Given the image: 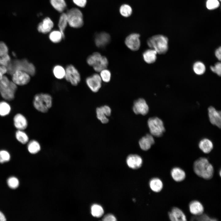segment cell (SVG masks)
Instances as JSON below:
<instances>
[{
    "label": "cell",
    "instance_id": "obj_1",
    "mask_svg": "<svg viewBox=\"0 0 221 221\" xmlns=\"http://www.w3.org/2000/svg\"><path fill=\"white\" fill-rule=\"evenodd\" d=\"M193 168L196 174L202 178L209 180L213 176V167L205 157H201L196 160L194 162Z\"/></svg>",
    "mask_w": 221,
    "mask_h": 221
},
{
    "label": "cell",
    "instance_id": "obj_2",
    "mask_svg": "<svg viewBox=\"0 0 221 221\" xmlns=\"http://www.w3.org/2000/svg\"><path fill=\"white\" fill-rule=\"evenodd\" d=\"M6 67L7 72L11 75L16 70L24 71L31 76H34L36 72V68L33 64L25 59L21 60H15L10 61Z\"/></svg>",
    "mask_w": 221,
    "mask_h": 221
},
{
    "label": "cell",
    "instance_id": "obj_3",
    "mask_svg": "<svg viewBox=\"0 0 221 221\" xmlns=\"http://www.w3.org/2000/svg\"><path fill=\"white\" fill-rule=\"evenodd\" d=\"M147 44L150 48L160 54H165L168 49V39L162 35H156L150 37L147 40Z\"/></svg>",
    "mask_w": 221,
    "mask_h": 221
},
{
    "label": "cell",
    "instance_id": "obj_4",
    "mask_svg": "<svg viewBox=\"0 0 221 221\" xmlns=\"http://www.w3.org/2000/svg\"><path fill=\"white\" fill-rule=\"evenodd\" d=\"M35 108L42 113L47 112L52 107V98L51 95L47 93H40L36 95L33 100Z\"/></svg>",
    "mask_w": 221,
    "mask_h": 221
},
{
    "label": "cell",
    "instance_id": "obj_5",
    "mask_svg": "<svg viewBox=\"0 0 221 221\" xmlns=\"http://www.w3.org/2000/svg\"><path fill=\"white\" fill-rule=\"evenodd\" d=\"M87 64L93 67L97 72H99L106 68L108 64L107 57L98 52H95L89 55L86 60Z\"/></svg>",
    "mask_w": 221,
    "mask_h": 221
},
{
    "label": "cell",
    "instance_id": "obj_6",
    "mask_svg": "<svg viewBox=\"0 0 221 221\" xmlns=\"http://www.w3.org/2000/svg\"><path fill=\"white\" fill-rule=\"evenodd\" d=\"M68 24L70 26L75 28L82 27L83 25V15L78 8H72L66 13Z\"/></svg>",
    "mask_w": 221,
    "mask_h": 221
},
{
    "label": "cell",
    "instance_id": "obj_7",
    "mask_svg": "<svg viewBox=\"0 0 221 221\" xmlns=\"http://www.w3.org/2000/svg\"><path fill=\"white\" fill-rule=\"evenodd\" d=\"M148 125L150 134L153 136H161L165 131L162 121L157 117L149 118L148 120Z\"/></svg>",
    "mask_w": 221,
    "mask_h": 221
},
{
    "label": "cell",
    "instance_id": "obj_8",
    "mask_svg": "<svg viewBox=\"0 0 221 221\" xmlns=\"http://www.w3.org/2000/svg\"><path fill=\"white\" fill-rule=\"evenodd\" d=\"M65 74L64 78L66 81L74 86L77 85L81 79L80 74L75 67L70 64L66 68Z\"/></svg>",
    "mask_w": 221,
    "mask_h": 221
},
{
    "label": "cell",
    "instance_id": "obj_9",
    "mask_svg": "<svg viewBox=\"0 0 221 221\" xmlns=\"http://www.w3.org/2000/svg\"><path fill=\"white\" fill-rule=\"evenodd\" d=\"M17 88V85L13 81H10L8 86H3L0 83V94L3 98L7 100L11 101L14 99Z\"/></svg>",
    "mask_w": 221,
    "mask_h": 221
},
{
    "label": "cell",
    "instance_id": "obj_10",
    "mask_svg": "<svg viewBox=\"0 0 221 221\" xmlns=\"http://www.w3.org/2000/svg\"><path fill=\"white\" fill-rule=\"evenodd\" d=\"M102 80L99 74L95 73L88 76L85 79L86 83L89 89L93 92H98L102 86Z\"/></svg>",
    "mask_w": 221,
    "mask_h": 221
},
{
    "label": "cell",
    "instance_id": "obj_11",
    "mask_svg": "<svg viewBox=\"0 0 221 221\" xmlns=\"http://www.w3.org/2000/svg\"><path fill=\"white\" fill-rule=\"evenodd\" d=\"M140 35L136 33L130 34L125 38V43L126 46L133 51L138 50L140 47L141 42Z\"/></svg>",
    "mask_w": 221,
    "mask_h": 221
},
{
    "label": "cell",
    "instance_id": "obj_12",
    "mask_svg": "<svg viewBox=\"0 0 221 221\" xmlns=\"http://www.w3.org/2000/svg\"><path fill=\"white\" fill-rule=\"evenodd\" d=\"M12 75V81L17 85H25L30 80V76L22 71L16 70Z\"/></svg>",
    "mask_w": 221,
    "mask_h": 221
},
{
    "label": "cell",
    "instance_id": "obj_13",
    "mask_svg": "<svg viewBox=\"0 0 221 221\" xmlns=\"http://www.w3.org/2000/svg\"><path fill=\"white\" fill-rule=\"evenodd\" d=\"M133 109L135 114L143 115L147 114L149 110L148 106L143 98H139L134 101Z\"/></svg>",
    "mask_w": 221,
    "mask_h": 221
},
{
    "label": "cell",
    "instance_id": "obj_14",
    "mask_svg": "<svg viewBox=\"0 0 221 221\" xmlns=\"http://www.w3.org/2000/svg\"><path fill=\"white\" fill-rule=\"evenodd\" d=\"M209 121L212 125L220 128L221 125V113L220 111L216 110L212 106L208 108Z\"/></svg>",
    "mask_w": 221,
    "mask_h": 221
},
{
    "label": "cell",
    "instance_id": "obj_15",
    "mask_svg": "<svg viewBox=\"0 0 221 221\" xmlns=\"http://www.w3.org/2000/svg\"><path fill=\"white\" fill-rule=\"evenodd\" d=\"M97 118L103 124L107 123L109 121L107 117L109 116L111 110L108 106L105 105L96 108V110Z\"/></svg>",
    "mask_w": 221,
    "mask_h": 221
},
{
    "label": "cell",
    "instance_id": "obj_16",
    "mask_svg": "<svg viewBox=\"0 0 221 221\" xmlns=\"http://www.w3.org/2000/svg\"><path fill=\"white\" fill-rule=\"evenodd\" d=\"M110 36L106 32H101L96 34L94 41L96 46L99 48L105 47L110 41Z\"/></svg>",
    "mask_w": 221,
    "mask_h": 221
},
{
    "label": "cell",
    "instance_id": "obj_17",
    "mask_svg": "<svg viewBox=\"0 0 221 221\" xmlns=\"http://www.w3.org/2000/svg\"><path fill=\"white\" fill-rule=\"evenodd\" d=\"M168 216L172 221H186V217L184 212L179 208L173 207L168 213Z\"/></svg>",
    "mask_w": 221,
    "mask_h": 221
},
{
    "label": "cell",
    "instance_id": "obj_18",
    "mask_svg": "<svg viewBox=\"0 0 221 221\" xmlns=\"http://www.w3.org/2000/svg\"><path fill=\"white\" fill-rule=\"evenodd\" d=\"M53 25V23L51 19L49 17H46L39 23L37 29L39 32L46 34L51 31Z\"/></svg>",
    "mask_w": 221,
    "mask_h": 221
},
{
    "label": "cell",
    "instance_id": "obj_19",
    "mask_svg": "<svg viewBox=\"0 0 221 221\" xmlns=\"http://www.w3.org/2000/svg\"><path fill=\"white\" fill-rule=\"evenodd\" d=\"M126 163L128 166L133 169H137L142 165V158L137 154H131L126 159Z\"/></svg>",
    "mask_w": 221,
    "mask_h": 221
},
{
    "label": "cell",
    "instance_id": "obj_20",
    "mask_svg": "<svg viewBox=\"0 0 221 221\" xmlns=\"http://www.w3.org/2000/svg\"><path fill=\"white\" fill-rule=\"evenodd\" d=\"M155 143L153 136L151 134H147L142 137L139 141V144L141 148L144 150H147Z\"/></svg>",
    "mask_w": 221,
    "mask_h": 221
},
{
    "label": "cell",
    "instance_id": "obj_21",
    "mask_svg": "<svg viewBox=\"0 0 221 221\" xmlns=\"http://www.w3.org/2000/svg\"><path fill=\"white\" fill-rule=\"evenodd\" d=\"M189 210L190 213L195 216H198L202 214L204 211V207L199 201L194 200L192 201L189 205Z\"/></svg>",
    "mask_w": 221,
    "mask_h": 221
},
{
    "label": "cell",
    "instance_id": "obj_22",
    "mask_svg": "<svg viewBox=\"0 0 221 221\" xmlns=\"http://www.w3.org/2000/svg\"><path fill=\"white\" fill-rule=\"evenodd\" d=\"M13 120L14 126L18 130H24L27 126L28 122L26 118L21 114H16Z\"/></svg>",
    "mask_w": 221,
    "mask_h": 221
},
{
    "label": "cell",
    "instance_id": "obj_23",
    "mask_svg": "<svg viewBox=\"0 0 221 221\" xmlns=\"http://www.w3.org/2000/svg\"><path fill=\"white\" fill-rule=\"evenodd\" d=\"M157 54L155 50L150 48L145 50L143 52V58L147 63L153 64L157 60Z\"/></svg>",
    "mask_w": 221,
    "mask_h": 221
},
{
    "label": "cell",
    "instance_id": "obj_24",
    "mask_svg": "<svg viewBox=\"0 0 221 221\" xmlns=\"http://www.w3.org/2000/svg\"><path fill=\"white\" fill-rule=\"evenodd\" d=\"M171 175L173 179L178 182L182 181L186 177L184 171L178 167H175L172 169L171 171Z\"/></svg>",
    "mask_w": 221,
    "mask_h": 221
},
{
    "label": "cell",
    "instance_id": "obj_25",
    "mask_svg": "<svg viewBox=\"0 0 221 221\" xmlns=\"http://www.w3.org/2000/svg\"><path fill=\"white\" fill-rule=\"evenodd\" d=\"M199 147L203 153H208L213 149V145L212 142L210 139L204 138L201 139L199 142Z\"/></svg>",
    "mask_w": 221,
    "mask_h": 221
},
{
    "label": "cell",
    "instance_id": "obj_26",
    "mask_svg": "<svg viewBox=\"0 0 221 221\" xmlns=\"http://www.w3.org/2000/svg\"><path fill=\"white\" fill-rule=\"evenodd\" d=\"M52 72L56 79L60 80L64 78L65 69L61 65H56L52 68Z\"/></svg>",
    "mask_w": 221,
    "mask_h": 221
},
{
    "label": "cell",
    "instance_id": "obj_27",
    "mask_svg": "<svg viewBox=\"0 0 221 221\" xmlns=\"http://www.w3.org/2000/svg\"><path fill=\"white\" fill-rule=\"evenodd\" d=\"M149 186L153 191L157 192H159L162 189L163 183L160 179L154 178L150 180Z\"/></svg>",
    "mask_w": 221,
    "mask_h": 221
},
{
    "label": "cell",
    "instance_id": "obj_28",
    "mask_svg": "<svg viewBox=\"0 0 221 221\" xmlns=\"http://www.w3.org/2000/svg\"><path fill=\"white\" fill-rule=\"evenodd\" d=\"M50 1L52 7L59 12H63L66 8L64 0H50Z\"/></svg>",
    "mask_w": 221,
    "mask_h": 221
},
{
    "label": "cell",
    "instance_id": "obj_29",
    "mask_svg": "<svg viewBox=\"0 0 221 221\" xmlns=\"http://www.w3.org/2000/svg\"><path fill=\"white\" fill-rule=\"evenodd\" d=\"M68 23L66 14L65 13H63L60 17L58 26L59 31L62 33L64 39L65 38L64 30Z\"/></svg>",
    "mask_w": 221,
    "mask_h": 221
},
{
    "label": "cell",
    "instance_id": "obj_30",
    "mask_svg": "<svg viewBox=\"0 0 221 221\" xmlns=\"http://www.w3.org/2000/svg\"><path fill=\"white\" fill-rule=\"evenodd\" d=\"M119 11L122 16L127 17L130 16L132 14L133 9L129 5L124 4L121 5L119 7Z\"/></svg>",
    "mask_w": 221,
    "mask_h": 221
},
{
    "label": "cell",
    "instance_id": "obj_31",
    "mask_svg": "<svg viewBox=\"0 0 221 221\" xmlns=\"http://www.w3.org/2000/svg\"><path fill=\"white\" fill-rule=\"evenodd\" d=\"M48 37L50 40L54 43H59L62 39H64L60 32L58 30H54L51 32Z\"/></svg>",
    "mask_w": 221,
    "mask_h": 221
},
{
    "label": "cell",
    "instance_id": "obj_32",
    "mask_svg": "<svg viewBox=\"0 0 221 221\" xmlns=\"http://www.w3.org/2000/svg\"><path fill=\"white\" fill-rule=\"evenodd\" d=\"M28 149L29 152L32 154H35L41 150V146L39 143L37 141L32 140L30 141L28 145Z\"/></svg>",
    "mask_w": 221,
    "mask_h": 221
},
{
    "label": "cell",
    "instance_id": "obj_33",
    "mask_svg": "<svg viewBox=\"0 0 221 221\" xmlns=\"http://www.w3.org/2000/svg\"><path fill=\"white\" fill-rule=\"evenodd\" d=\"M193 70L196 74L199 75L204 74L206 71L205 66L200 61L196 62L193 64Z\"/></svg>",
    "mask_w": 221,
    "mask_h": 221
},
{
    "label": "cell",
    "instance_id": "obj_34",
    "mask_svg": "<svg viewBox=\"0 0 221 221\" xmlns=\"http://www.w3.org/2000/svg\"><path fill=\"white\" fill-rule=\"evenodd\" d=\"M11 107L10 105L5 101L0 102V115L4 116L8 114L10 112Z\"/></svg>",
    "mask_w": 221,
    "mask_h": 221
},
{
    "label": "cell",
    "instance_id": "obj_35",
    "mask_svg": "<svg viewBox=\"0 0 221 221\" xmlns=\"http://www.w3.org/2000/svg\"><path fill=\"white\" fill-rule=\"evenodd\" d=\"M15 136L17 140L23 144H26L29 141L27 135L22 130H18L16 132Z\"/></svg>",
    "mask_w": 221,
    "mask_h": 221
},
{
    "label": "cell",
    "instance_id": "obj_36",
    "mask_svg": "<svg viewBox=\"0 0 221 221\" xmlns=\"http://www.w3.org/2000/svg\"><path fill=\"white\" fill-rule=\"evenodd\" d=\"M91 213L93 216L99 217L103 215L104 211L101 206L95 204L93 205L91 207Z\"/></svg>",
    "mask_w": 221,
    "mask_h": 221
},
{
    "label": "cell",
    "instance_id": "obj_37",
    "mask_svg": "<svg viewBox=\"0 0 221 221\" xmlns=\"http://www.w3.org/2000/svg\"><path fill=\"white\" fill-rule=\"evenodd\" d=\"M99 72V75L102 81L106 83H108L110 81L111 74L110 71L106 68L102 70Z\"/></svg>",
    "mask_w": 221,
    "mask_h": 221
},
{
    "label": "cell",
    "instance_id": "obj_38",
    "mask_svg": "<svg viewBox=\"0 0 221 221\" xmlns=\"http://www.w3.org/2000/svg\"><path fill=\"white\" fill-rule=\"evenodd\" d=\"M206 5L208 10H212L218 8L220 6V3L218 0H207Z\"/></svg>",
    "mask_w": 221,
    "mask_h": 221
},
{
    "label": "cell",
    "instance_id": "obj_39",
    "mask_svg": "<svg viewBox=\"0 0 221 221\" xmlns=\"http://www.w3.org/2000/svg\"><path fill=\"white\" fill-rule=\"evenodd\" d=\"M7 183L8 186L12 189L17 188L19 184L18 180L14 177H11L8 178Z\"/></svg>",
    "mask_w": 221,
    "mask_h": 221
},
{
    "label": "cell",
    "instance_id": "obj_40",
    "mask_svg": "<svg viewBox=\"0 0 221 221\" xmlns=\"http://www.w3.org/2000/svg\"><path fill=\"white\" fill-rule=\"evenodd\" d=\"M10 159V155L9 153L5 150L0 151V163H3L8 161Z\"/></svg>",
    "mask_w": 221,
    "mask_h": 221
},
{
    "label": "cell",
    "instance_id": "obj_41",
    "mask_svg": "<svg viewBox=\"0 0 221 221\" xmlns=\"http://www.w3.org/2000/svg\"><path fill=\"white\" fill-rule=\"evenodd\" d=\"M195 216H196L194 217L193 219H195L196 220L202 221H213L217 220L215 218H211L207 215L204 214L203 213L200 215Z\"/></svg>",
    "mask_w": 221,
    "mask_h": 221
},
{
    "label": "cell",
    "instance_id": "obj_42",
    "mask_svg": "<svg viewBox=\"0 0 221 221\" xmlns=\"http://www.w3.org/2000/svg\"><path fill=\"white\" fill-rule=\"evenodd\" d=\"M211 71L220 76L221 73V64L220 62H217L214 66H211L210 67Z\"/></svg>",
    "mask_w": 221,
    "mask_h": 221
},
{
    "label": "cell",
    "instance_id": "obj_43",
    "mask_svg": "<svg viewBox=\"0 0 221 221\" xmlns=\"http://www.w3.org/2000/svg\"><path fill=\"white\" fill-rule=\"evenodd\" d=\"M10 61V57L8 54L0 56V65L6 67Z\"/></svg>",
    "mask_w": 221,
    "mask_h": 221
},
{
    "label": "cell",
    "instance_id": "obj_44",
    "mask_svg": "<svg viewBox=\"0 0 221 221\" xmlns=\"http://www.w3.org/2000/svg\"><path fill=\"white\" fill-rule=\"evenodd\" d=\"M8 48L6 44L3 42H0V56L8 54Z\"/></svg>",
    "mask_w": 221,
    "mask_h": 221
},
{
    "label": "cell",
    "instance_id": "obj_45",
    "mask_svg": "<svg viewBox=\"0 0 221 221\" xmlns=\"http://www.w3.org/2000/svg\"><path fill=\"white\" fill-rule=\"evenodd\" d=\"M73 2L77 6L81 7H84L87 3V0H72Z\"/></svg>",
    "mask_w": 221,
    "mask_h": 221
},
{
    "label": "cell",
    "instance_id": "obj_46",
    "mask_svg": "<svg viewBox=\"0 0 221 221\" xmlns=\"http://www.w3.org/2000/svg\"><path fill=\"white\" fill-rule=\"evenodd\" d=\"M10 81L6 76H3L2 79L0 80V83L3 86H8Z\"/></svg>",
    "mask_w": 221,
    "mask_h": 221
},
{
    "label": "cell",
    "instance_id": "obj_47",
    "mask_svg": "<svg viewBox=\"0 0 221 221\" xmlns=\"http://www.w3.org/2000/svg\"><path fill=\"white\" fill-rule=\"evenodd\" d=\"M103 220L105 221H115L116 218L112 215L109 214L106 215L103 218Z\"/></svg>",
    "mask_w": 221,
    "mask_h": 221
},
{
    "label": "cell",
    "instance_id": "obj_48",
    "mask_svg": "<svg viewBox=\"0 0 221 221\" xmlns=\"http://www.w3.org/2000/svg\"><path fill=\"white\" fill-rule=\"evenodd\" d=\"M221 47H219L215 50V57L219 61L221 60Z\"/></svg>",
    "mask_w": 221,
    "mask_h": 221
},
{
    "label": "cell",
    "instance_id": "obj_49",
    "mask_svg": "<svg viewBox=\"0 0 221 221\" xmlns=\"http://www.w3.org/2000/svg\"><path fill=\"white\" fill-rule=\"evenodd\" d=\"M7 70L6 67L0 65V75L4 76L7 72Z\"/></svg>",
    "mask_w": 221,
    "mask_h": 221
},
{
    "label": "cell",
    "instance_id": "obj_50",
    "mask_svg": "<svg viewBox=\"0 0 221 221\" xmlns=\"http://www.w3.org/2000/svg\"><path fill=\"white\" fill-rule=\"evenodd\" d=\"M6 219L3 214L0 211V221H5Z\"/></svg>",
    "mask_w": 221,
    "mask_h": 221
},
{
    "label": "cell",
    "instance_id": "obj_51",
    "mask_svg": "<svg viewBox=\"0 0 221 221\" xmlns=\"http://www.w3.org/2000/svg\"><path fill=\"white\" fill-rule=\"evenodd\" d=\"M3 76L0 75V80L2 79Z\"/></svg>",
    "mask_w": 221,
    "mask_h": 221
},
{
    "label": "cell",
    "instance_id": "obj_52",
    "mask_svg": "<svg viewBox=\"0 0 221 221\" xmlns=\"http://www.w3.org/2000/svg\"><path fill=\"white\" fill-rule=\"evenodd\" d=\"M221 170H220L219 171V175H220V176H221Z\"/></svg>",
    "mask_w": 221,
    "mask_h": 221
},
{
    "label": "cell",
    "instance_id": "obj_53",
    "mask_svg": "<svg viewBox=\"0 0 221 221\" xmlns=\"http://www.w3.org/2000/svg\"><path fill=\"white\" fill-rule=\"evenodd\" d=\"M221 0H219V1H220Z\"/></svg>",
    "mask_w": 221,
    "mask_h": 221
}]
</instances>
